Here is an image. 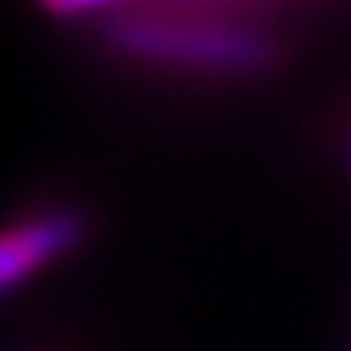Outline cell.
Listing matches in <instances>:
<instances>
[{
  "label": "cell",
  "mask_w": 351,
  "mask_h": 351,
  "mask_svg": "<svg viewBox=\"0 0 351 351\" xmlns=\"http://www.w3.org/2000/svg\"><path fill=\"white\" fill-rule=\"evenodd\" d=\"M106 41L133 58L222 75H256L280 58V45L266 31L198 17L117 14L106 21Z\"/></svg>",
  "instance_id": "1"
},
{
  "label": "cell",
  "mask_w": 351,
  "mask_h": 351,
  "mask_svg": "<svg viewBox=\"0 0 351 351\" xmlns=\"http://www.w3.org/2000/svg\"><path fill=\"white\" fill-rule=\"evenodd\" d=\"M82 239H86V219L79 212H65V208L38 215V219L10 229L3 235V245H0V280H3V287L21 283L27 273H34L48 259L69 252Z\"/></svg>",
  "instance_id": "2"
},
{
  "label": "cell",
  "mask_w": 351,
  "mask_h": 351,
  "mask_svg": "<svg viewBox=\"0 0 351 351\" xmlns=\"http://www.w3.org/2000/svg\"><path fill=\"white\" fill-rule=\"evenodd\" d=\"M106 3H119V0H41V7L51 14H79L93 7H106Z\"/></svg>",
  "instance_id": "3"
}]
</instances>
